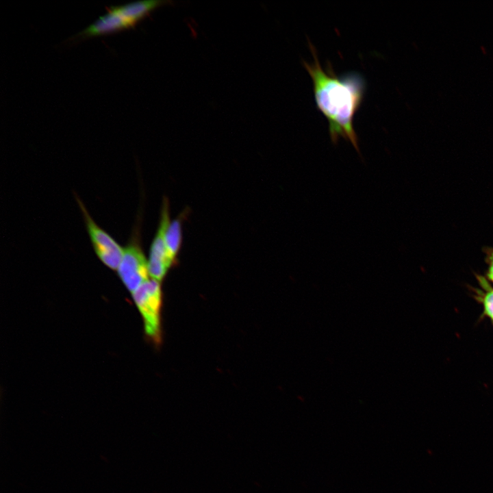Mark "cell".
Instances as JSON below:
<instances>
[{
    "label": "cell",
    "instance_id": "9c48e42d",
    "mask_svg": "<svg viewBox=\"0 0 493 493\" xmlns=\"http://www.w3.org/2000/svg\"><path fill=\"white\" fill-rule=\"evenodd\" d=\"M486 262L488 269L486 272V279L493 283V248L488 249L486 251Z\"/></svg>",
    "mask_w": 493,
    "mask_h": 493
},
{
    "label": "cell",
    "instance_id": "5b68a950",
    "mask_svg": "<svg viewBox=\"0 0 493 493\" xmlns=\"http://www.w3.org/2000/svg\"><path fill=\"white\" fill-rule=\"evenodd\" d=\"M170 222L168 201L166 198H164L159 225L151 244L148 258L150 278L160 282L175 263L168 255L165 242V233Z\"/></svg>",
    "mask_w": 493,
    "mask_h": 493
},
{
    "label": "cell",
    "instance_id": "8992f818",
    "mask_svg": "<svg viewBox=\"0 0 493 493\" xmlns=\"http://www.w3.org/2000/svg\"><path fill=\"white\" fill-rule=\"evenodd\" d=\"M168 3L169 1L161 0L139 1L113 7L131 27L153 10Z\"/></svg>",
    "mask_w": 493,
    "mask_h": 493
},
{
    "label": "cell",
    "instance_id": "6da1fadb",
    "mask_svg": "<svg viewBox=\"0 0 493 493\" xmlns=\"http://www.w3.org/2000/svg\"><path fill=\"white\" fill-rule=\"evenodd\" d=\"M309 47L314 62L303 61V64L312 80L316 105L328 121L331 140L333 144L340 138L349 140L360 154L353 121L364 99L366 81L357 72L336 75L329 62L323 69L309 41Z\"/></svg>",
    "mask_w": 493,
    "mask_h": 493
},
{
    "label": "cell",
    "instance_id": "277c9868",
    "mask_svg": "<svg viewBox=\"0 0 493 493\" xmlns=\"http://www.w3.org/2000/svg\"><path fill=\"white\" fill-rule=\"evenodd\" d=\"M116 271L123 284L131 293L150 279L148 259L136 238H131L124 247Z\"/></svg>",
    "mask_w": 493,
    "mask_h": 493
},
{
    "label": "cell",
    "instance_id": "ba28073f",
    "mask_svg": "<svg viewBox=\"0 0 493 493\" xmlns=\"http://www.w3.org/2000/svg\"><path fill=\"white\" fill-rule=\"evenodd\" d=\"M165 242L168 255L171 260L175 262L182 242L181 218L170 220L166 231Z\"/></svg>",
    "mask_w": 493,
    "mask_h": 493
},
{
    "label": "cell",
    "instance_id": "7a4b0ae2",
    "mask_svg": "<svg viewBox=\"0 0 493 493\" xmlns=\"http://www.w3.org/2000/svg\"><path fill=\"white\" fill-rule=\"evenodd\" d=\"M131 294L142 314L147 335L158 342L160 340V314L162 302L160 282L150 278Z\"/></svg>",
    "mask_w": 493,
    "mask_h": 493
},
{
    "label": "cell",
    "instance_id": "3957f363",
    "mask_svg": "<svg viewBox=\"0 0 493 493\" xmlns=\"http://www.w3.org/2000/svg\"><path fill=\"white\" fill-rule=\"evenodd\" d=\"M76 199L95 254L105 266L116 270L123 257L124 247L96 223L83 202L79 197Z\"/></svg>",
    "mask_w": 493,
    "mask_h": 493
},
{
    "label": "cell",
    "instance_id": "52a82bcc",
    "mask_svg": "<svg viewBox=\"0 0 493 493\" xmlns=\"http://www.w3.org/2000/svg\"><path fill=\"white\" fill-rule=\"evenodd\" d=\"M479 287L472 289L475 299L482 307V316L493 324V287L485 277L477 275Z\"/></svg>",
    "mask_w": 493,
    "mask_h": 493
}]
</instances>
